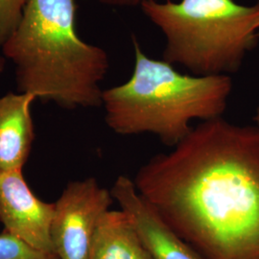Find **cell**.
<instances>
[{
    "label": "cell",
    "mask_w": 259,
    "mask_h": 259,
    "mask_svg": "<svg viewBox=\"0 0 259 259\" xmlns=\"http://www.w3.org/2000/svg\"><path fill=\"white\" fill-rule=\"evenodd\" d=\"M204 259H259V129L218 117L194 127L134 179Z\"/></svg>",
    "instance_id": "obj_1"
},
{
    "label": "cell",
    "mask_w": 259,
    "mask_h": 259,
    "mask_svg": "<svg viewBox=\"0 0 259 259\" xmlns=\"http://www.w3.org/2000/svg\"><path fill=\"white\" fill-rule=\"evenodd\" d=\"M75 0H29L17 29L1 48L15 67L19 93L66 110L102 107L100 83L108 53L76 29Z\"/></svg>",
    "instance_id": "obj_2"
},
{
    "label": "cell",
    "mask_w": 259,
    "mask_h": 259,
    "mask_svg": "<svg viewBox=\"0 0 259 259\" xmlns=\"http://www.w3.org/2000/svg\"><path fill=\"white\" fill-rule=\"evenodd\" d=\"M135 67L129 80L103 91L105 122L120 136L152 134L174 148L193 120L222 117L232 91L229 75L190 76L146 55L133 37Z\"/></svg>",
    "instance_id": "obj_3"
},
{
    "label": "cell",
    "mask_w": 259,
    "mask_h": 259,
    "mask_svg": "<svg viewBox=\"0 0 259 259\" xmlns=\"http://www.w3.org/2000/svg\"><path fill=\"white\" fill-rule=\"evenodd\" d=\"M140 7L166 37L163 61L196 76L238 71L258 40L259 1L144 0Z\"/></svg>",
    "instance_id": "obj_4"
},
{
    "label": "cell",
    "mask_w": 259,
    "mask_h": 259,
    "mask_svg": "<svg viewBox=\"0 0 259 259\" xmlns=\"http://www.w3.org/2000/svg\"><path fill=\"white\" fill-rule=\"evenodd\" d=\"M114 200L111 190L90 177L70 182L56 201L51 240L59 259H89L101 217Z\"/></svg>",
    "instance_id": "obj_5"
},
{
    "label": "cell",
    "mask_w": 259,
    "mask_h": 259,
    "mask_svg": "<svg viewBox=\"0 0 259 259\" xmlns=\"http://www.w3.org/2000/svg\"><path fill=\"white\" fill-rule=\"evenodd\" d=\"M55 204L37 198L22 170H0V222L4 230L37 250L54 253L51 224Z\"/></svg>",
    "instance_id": "obj_6"
},
{
    "label": "cell",
    "mask_w": 259,
    "mask_h": 259,
    "mask_svg": "<svg viewBox=\"0 0 259 259\" xmlns=\"http://www.w3.org/2000/svg\"><path fill=\"white\" fill-rule=\"evenodd\" d=\"M152 259H204L139 193L134 180L117 177L111 189Z\"/></svg>",
    "instance_id": "obj_7"
},
{
    "label": "cell",
    "mask_w": 259,
    "mask_h": 259,
    "mask_svg": "<svg viewBox=\"0 0 259 259\" xmlns=\"http://www.w3.org/2000/svg\"><path fill=\"white\" fill-rule=\"evenodd\" d=\"M31 93H9L0 96V170H23L35 139Z\"/></svg>",
    "instance_id": "obj_8"
},
{
    "label": "cell",
    "mask_w": 259,
    "mask_h": 259,
    "mask_svg": "<svg viewBox=\"0 0 259 259\" xmlns=\"http://www.w3.org/2000/svg\"><path fill=\"white\" fill-rule=\"evenodd\" d=\"M89 259L152 258L128 216L110 209L97 225Z\"/></svg>",
    "instance_id": "obj_9"
},
{
    "label": "cell",
    "mask_w": 259,
    "mask_h": 259,
    "mask_svg": "<svg viewBox=\"0 0 259 259\" xmlns=\"http://www.w3.org/2000/svg\"><path fill=\"white\" fill-rule=\"evenodd\" d=\"M0 259H59L54 253L37 250L27 242L3 230L0 233Z\"/></svg>",
    "instance_id": "obj_10"
},
{
    "label": "cell",
    "mask_w": 259,
    "mask_h": 259,
    "mask_svg": "<svg viewBox=\"0 0 259 259\" xmlns=\"http://www.w3.org/2000/svg\"><path fill=\"white\" fill-rule=\"evenodd\" d=\"M29 0H0V50L17 29Z\"/></svg>",
    "instance_id": "obj_11"
},
{
    "label": "cell",
    "mask_w": 259,
    "mask_h": 259,
    "mask_svg": "<svg viewBox=\"0 0 259 259\" xmlns=\"http://www.w3.org/2000/svg\"><path fill=\"white\" fill-rule=\"evenodd\" d=\"M144 0H99L104 5L116 8H133L140 6Z\"/></svg>",
    "instance_id": "obj_12"
},
{
    "label": "cell",
    "mask_w": 259,
    "mask_h": 259,
    "mask_svg": "<svg viewBox=\"0 0 259 259\" xmlns=\"http://www.w3.org/2000/svg\"><path fill=\"white\" fill-rule=\"evenodd\" d=\"M5 65H6V59L0 54V75L3 73L4 69H5Z\"/></svg>",
    "instance_id": "obj_13"
},
{
    "label": "cell",
    "mask_w": 259,
    "mask_h": 259,
    "mask_svg": "<svg viewBox=\"0 0 259 259\" xmlns=\"http://www.w3.org/2000/svg\"><path fill=\"white\" fill-rule=\"evenodd\" d=\"M254 121H255V123H256L255 126L259 129V107L257 108V110H256L255 115H254Z\"/></svg>",
    "instance_id": "obj_14"
},
{
    "label": "cell",
    "mask_w": 259,
    "mask_h": 259,
    "mask_svg": "<svg viewBox=\"0 0 259 259\" xmlns=\"http://www.w3.org/2000/svg\"><path fill=\"white\" fill-rule=\"evenodd\" d=\"M258 37H259V32H258Z\"/></svg>",
    "instance_id": "obj_15"
}]
</instances>
